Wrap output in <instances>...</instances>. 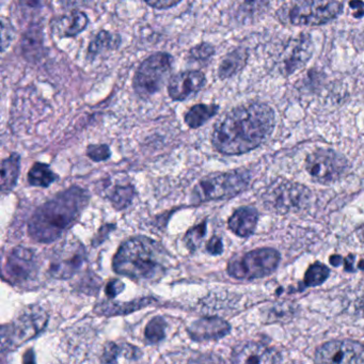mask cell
Instances as JSON below:
<instances>
[{"label": "cell", "instance_id": "6da1fadb", "mask_svg": "<svg viewBox=\"0 0 364 364\" xmlns=\"http://www.w3.org/2000/svg\"><path fill=\"white\" fill-rule=\"evenodd\" d=\"M275 126V110L266 103L237 106L215 124L212 144L223 155L245 154L264 144Z\"/></svg>", "mask_w": 364, "mask_h": 364}, {"label": "cell", "instance_id": "7a4b0ae2", "mask_svg": "<svg viewBox=\"0 0 364 364\" xmlns=\"http://www.w3.org/2000/svg\"><path fill=\"white\" fill-rule=\"evenodd\" d=\"M86 189L73 186L38 208L28 222V234L37 243L50 244L78 220L89 202Z\"/></svg>", "mask_w": 364, "mask_h": 364}, {"label": "cell", "instance_id": "3957f363", "mask_svg": "<svg viewBox=\"0 0 364 364\" xmlns=\"http://www.w3.org/2000/svg\"><path fill=\"white\" fill-rule=\"evenodd\" d=\"M112 268L119 275L140 282H154L166 275L168 259L165 249L146 236L128 239L112 259Z\"/></svg>", "mask_w": 364, "mask_h": 364}, {"label": "cell", "instance_id": "277c9868", "mask_svg": "<svg viewBox=\"0 0 364 364\" xmlns=\"http://www.w3.org/2000/svg\"><path fill=\"white\" fill-rule=\"evenodd\" d=\"M47 324L48 314L43 308L38 305L25 308L11 324L1 328L3 353L12 351L38 337L45 331Z\"/></svg>", "mask_w": 364, "mask_h": 364}, {"label": "cell", "instance_id": "5b68a950", "mask_svg": "<svg viewBox=\"0 0 364 364\" xmlns=\"http://www.w3.org/2000/svg\"><path fill=\"white\" fill-rule=\"evenodd\" d=\"M250 176L243 171L216 173L203 179L192 192L195 203L233 198L248 188Z\"/></svg>", "mask_w": 364, "mask_h": 364}, {"label": "cell", "instance_id": "8992f818", "mask_svg": "<svg viewBox=\"0 0 364 364\" xmlns=\"http://www.w3.org/2000/svg\"><path fill=\"white\" fill-rule=\"evenodd\" d=\"M173 57L168 53L153 54L140 63L135 73L132 86L139 98H151L158 93L172 71Z\"/></svg>", "mask_w": 364, "mask_h": 364}, {"label": "cell", "instance_id": "52a82bcc", "mask_svg": "<svg viewBox=\"0 0 364 364\" xmlns=\"http://www.w3.org/2000/svg\"><path fill=\"white\" fill-rule=\"evenodd\" d=\"M280 259V253L275 249H255L230 261L227 271L237 280L265 278L278 268Z\"/></svg>", "mask_w": 364, "mask_h": 364}, {"label": "cell", "instance_id": "ba28073f", "mask_svg": "<svg viewBox=\"0 0 364 364\" xmlns=\"http://www.w3.org/2000/svg\"><path fill=\"white\" fill-rule=\"evenodd\" d=\"M311 192L307 187L289 181H277L263 195L266 208L278 214L303 211L309 204Z\"/></svg>", "mask_w": 364, "mask_h": 364}, {"label": "cell", "instance_id": "9c48e42d", "mask_svg": "<svg viewBox=\"0 0 364 364\" xmlns=\"http://www.w3.org/2000/svg\"><path fill=\"white\" fill-rule=\"evenodd\" d=\"M342 12L340 0H301L289 10V20L294 26L315 27L335 21Z\"/></svg>", "mask_w": 364, "mask_h": 364}, {"label": "cell", "instance_id": "30bf717a", "mask_svg": "<svg viewBox=\"0 0 364 364\" xmlns=\"http://www.w3.org/2000/svg\"><path fill=\"white\" fill-rule=\"evenodd\" d=\"M349 165L343 155L333 150L314 151L308 155L305 169L311 178L319 184L337 182L349 170Z\"/></svg>", "mask_w": 364, "mask_h": 364}, {"label": "cell", "instance_id": "8fae6325", "mask_svg": "<svg viewBox=\"0 0 364 364\" xmlns=\"http://www.w3.org/2000/svg\"><path fill=\"white\" fill-rule=\"evenodd\" d=\"M86 261V251L75 239L66 241L53 252L48 273L58 280L70 279L82 268Z\"/></svg>", "mask_w": 364, "mask_h": 364}, {"label": "cell", "instance_id": "7c38bea8", "mask_svg": "<svg viewBox=\"0 0 364 364\" xmlns=\"http://www.w3.org/2000/svg\"><path fill=\"white\" fill-rule=\"evenodd\" d=\"M317 363L364 364V344L353 340H335L319 346L315 351Z\"/></svg>", "mask_w": 364, "mask_h": 364}, {"label": "cell", "instance_id": "4fadbf2b", "mask_svg": "<svg viewBox=\"0 0 364 364\" xmlns=\"http://www.w3.org/2000/svg\"><path fill=\"white\" fill-rule=\"evenodd\" d=\"M38 261L31 249L15 247L8 255L3 278L13 285H21L37 277Z\"/></svg>", "mask_w": 364, "mask_h": 364}, {"label": "cell", "instance_id": "5bb4252c", "mask_svg": "<svg viewBox=\"0 0 364 364\" xmlns=\"http://www.w3.org/2000/svg\"><path fill=\"white\" fill-rule=\"evenodd\" d=\"M206 82L204 73L201 71H184L173 75L169 79V96L176 102H183L198 93Z\"/></svg>", "mask_w": 364, "mask_h": 364}, {"label": "cell", "instance_id": "9a60e30c", "mask_svg": "<svg viewBox=\"0 0 364 364\" xmlns=\"http://www.w3.org/2000/svg\"><path fill=\"white\" fill-rule=\"evenodd\" d=\"M231 361L234 363L271 364L282 361L280 353L263 344L249 342L233 349Z\"/></svg>", "mask_w": 364, "mask_h": 364}, {"label": "cell", "instance_id": "2e32d148", "mask_svg": "<svg viewBox=\"0 0 364 364\" xmlns=\"http://www.w3.org/2000/svg\"><path fill=\"white\" fill-rule=\"evenodd\" d=\"M313 41L309 33H301L289 47V54L283 59L282 72L285 76L291 75L305 66L313 56Z\"/></svg>", "mask_w": 364, "mask_h": 364}, {"label": "cell", "instance_id": "e0dca14e", "mask_svg": "<svg viewBox=\"0 0 364 364\" xmlns=\"http://www.w3.org/2000/svg\"><path fill=\"white\" fill-rule=\"evenodd\" d=\"M230 331V324L217 317H202L187 328L189 337L198 342L222 339Z\"/></svg>", "mask_w": 364, "mask_h": 364}, {"label": "cell", "instance_id": "ac0fdd59", "mask_svg": "<svg viewBox=\"0 0 364 364\" xmlns=\"http://www.w3.org/2000/svg\"><path fill=\"white\" fill-rule=\"evenodd\" d=\"M89 25V19L80 10H70L68 13L58 16L50 23V29L60 39L75 38Z\"/></svg>", "mask_w": 364, "mask_h": 364}, {"label": "cell", "instance_id": "d6986e66", "mask_svg": "<svg viewBox=\"0 0 364 364\" xmlns=\"http://www.w3.org/2000/svg\"><path fill=\"white\" fill-rule=\"evenodd\" d=\"M259 221V212L255 207H239L228 221L229 229L239 237H249L255 233Z\"/></svg>", "mask_w": 364, "mask_h": 364}, {"label": "cell", "instance_id": "ffe728a7", "mask_svg": "<svg viewBox=\"0 0 364 364\" xmlns=\"http://www.w3.org/2000/svg\"><path fill=\"white\" fill-rule=\"evenodd\" d=\"M154 303H156V299L153 297H142V298L135 299L130 303L104 301L96 305L94 311L98 314L105 315V317H116V315L130 314L132 312L139 311Z\"/></svg>", "mask_w": 364, "mask_h": 364}, {"label": "cell", "instance_id": "44dd1931", "mask_svg": "<svg viewBox=\"0 0 364 364\" xmlns=\"http://www.w3.org/2000/svg\"><path fill=\"white\" fill-rule=\"evenodd\" d=\"M142 353L136 346L130 344L108 343L103 353L102 362L119 363V362L137 361L142 358Z\"/></svg>", "mask_w": 364, "mask_h": 364}, {"label": "cell", "instance_id": "7402d4cb", "mask_svg": "<svg viewBox=\"0 0 364 364\" xmlns=\"http://www.w3.org/2000/svg\"><path fill=\"white\" fill-rule=\"evenodd\" d=\"M249 53L245 47H237L221 60L218 68V76L220 79H228L244 70L248 62Z\"/></svg>", "mask_w": 364, "mask_h": 364}, {"label": "cell", "instance_id": "603a6c76", "mask_svg": "<svg viewBox=\"0 0 364 364\" xmlns=\"http://www.w3.org/2000/svg\"><path fill=\"white\" fill-rule=\"evenodd\" d=\"M120 45L121 37L119 34L112 33L107 30H100L90 42L89 47L86 50V59L91 61L103 52L118 50Z\"/></svg>", "mask_w": 364, "mask_h": 364}, {"label": "cell", "instance_id": "cb8c5ba5", "mask_svg": "<svg viewBox=\"0 0 364 364\" xmlns=\"http://www.w3.org/2000/svg\"><path fill=\"white\" fill-rule=\"evenodd\" d=\"M21 170V156L16 153L1 162V192L7 194L16 186Z\"/></svg>", "mask_w": 364, "mask_h": 364}, {"label": "cell", "instance_id": "d4e9b609", "mask_svg": "<svg viewBox=\"0 0 364 364\" xmlns=\"http://www.w3.org/2000/svg\"><path fill=\"white\" fill-rule=\"evenodd\" d=\"M219 106L216 104H197L185 114V123L190 128H199L204 126L207 121L218 114Z\"/></svg>", "mask_w": 364, "mask_h": 364}, {"label": "cell", "instance_id": "484cf974", "mask_svg": "<svg viewBox=\"0 0 364 364\" xmlns=\"http://www.w3.org/2000/svg\"><path fill=\"white\" fill-rule=\"evenodd\" d=\"M136 196L135 187L130 184L114 185L106 190V197L118 211L126 210Z\"/></svg>", "mask_w": 364, "mask_h": 364}, {"label": "cell", "instance_id": "4316f807", "mask_svg": "<svg viewBox=\"0 0 364 364\" xmlns=\"http://www.w3.org/2000/svg\"><path fill=\"white\" fill-rule=\"evenodd\" d=\"M43 47V33L39 26H33L24 34L22 40V50L28 59H36L37 56L41 55Z\"/></svg>", "mask_w": 364, "mask_h": 364}, {"label": "cell", "instance_id": "83f0119b", "mask_svg": "<svg viewBox=\"0 0 364 364\" xmlns=\"http://www.w3.org/2000/svg\"><path fill=\"white\" fill-rule=\"evenodd\" d=\"M58 180V176L50 166L42 162H36L28 173V183L31 186L46 187Z\"/></svg>", "mask_w": 364, "mask_h": 364}, {"label": "cell", "instance_id": "f1b7e54d", "mask_svg": "<svg viewBox=\"0 0 364 364\" xmlns=\"http://www.w3.org/2000/svg\"><path fill=\"white\" fill-rule=\"evenodd\" d=\"M52 0H19V6L26 19H42L50 9Z\"/></svg>", "mask_w": 364, "mask_h": 364}, {"label": "cell", "instance_id": "f546056e", "mask_svg": "<svg viewBox=\"0 0 364 364\" xmlns=\"http://www.w3.org/2000/svg\"><path fill=\"white\" fill-rule=\"evenodd\" d=\"M329 275H331V271L326 265L321 264L319 262L312 264L305 273L303 289L319 287V285H323Z\"/></svg>", "mask_w": 364, "mask_h": 364}, {"label": "cell", "instance_id": "4dcf8cb0", "mask_svg": "<svg viewBox=\"0 0 364 364\" xmlns=\"http://www.w3.org/2000/svg\"><path fill=\"white\" fill-rule=\"evenodd\" d=\"M167 321L162 317L151 319L144 331V337L150 344H158L166 338Z\"/></svg>", "mask_w": 364, "mask_h": 364}, {"label": "cell", "instance_id": "1f68e13d", "mask_svg": "<svg viewBox=\"0 0 364 364\" xmlns=\"http://www.w3.org/2000/svg\"><path fill=\"white\" fill-rule=\"evenodd\" d=\"M269 0H245L244 3L239 8L241 20H255L264 14L268 9Z\"/></svg>", "mask_w": 364, "mask_h": 364}, {"label": "cell", "instance_id": "d6a6232c", "mask_svg": "<svg viewBox=\"0 0 364 364\" xmlns=\"http://www.w3.org/2000/svg\"><path fill=\"white\" fill-rule=\"evenodd\" d=\"M207 232V221L204 220L202 222L199 223L198 225L187 231L186 234L184 236V243L186 245L187 248L189 250L194 252L199 247L201 246L203 238Z\"/></svg>", "mask_w": 364, "mask_h": 364}, {"label": "cell", "instance_id": "836d02e7", "mask_svg": "<svg viewBox=\"0 0 364 364\" xmlns=\"http://www.w3.org/2000/svg\"><path fill=\"white\" fill-rule=\"evenodd\" d=\"M214 55V46L212 44L206 43V42H203V43L194 46L188 52L189 60H194V61L201 62V63L210 61L211 58Z\"/></svg>", "mask_w": 364, "mask_h": 364}, {"label": "cell", "instance_id": "e575fe53", "mask_svg": "<svg viewBox=\"0 0 364 364\" xmlns=\"http://www.w3.org/2000/svg\"><path fill=\"white\" fill-rule=\"evenodd\" d=\"M86 155L90 160L98 162L107 160L112 156V152L107 144H90L86 148Z\"/></svg>", "mask_w": 364, "mask_h": 364}, {"label": "cell", "instance_id": "d590c367", "mask_svg": "<svg viewBox=\"0 0 364 364\" xmlns=\"http://www.w3.org/2000/svg\"><path fill=\"white\" fill-rule=\"evenodd\" d=\"M124 289H126V285L122 281L119 280V279H112L106 285L105 294L108 298H116L119 294L124 291Z\"/></svg>", "mask_w": 364, "mask_h": 364}, {"label": "cell", "instance_id": "8d00e7d4", "mask_svg": "<svg viewBox=\"0 0 364 364\" xmlns=\"http://www.w3.org/2000/svg\"><path fill=\"white\" fill-rule=\"evenodd\" d=\"M144 1L154 9L166 10L176 7L182 0H144Z\"/></svg>", "mask_w": 364, "mask_h": 364}, {"label": "cell", "instance_id": "74e56055", "mask_svg": "<svg viewBox=\"0 0 364 364\" xmlns=\"http://www.w3.org/2000/svg\"><path fill=\"white\" fill-rule=\"evenodd\" d=\"M207 252L212 255H219L223 252V243L222 239L219 236H213L210 241L207 243L206 246Z\"/></svg>", "mask_w": 364, "mask_h": 364}, {"label": "cell", "instance_id": "f35d334b", "mask_svg": "<svg viewBox=\"0 0 364 364\" xmlns=\"http://www.w3.org/2000/svg\"><path fill=\"white\" fill-rule=\"evenodd\" d=\"M116 225H106L102 227L98 234L96 235V238L92 241V246H100L103 241H105L107 235L109 234L112 231L114 230Z\"/></svg>", "mask_w": 364, "mask_h": 364}, {"label": "cell", "instance_id": "ab89813d", "mask_svg": "<svg viewBox=\"0 0 364 364\" xmlns=\"http://www.w3.org/2000/svg\"><path fill=\"white\" fill-rule=\"evenodd\" d=\"M349 7L354 10V17L355 19H362L364 16V1L362 0H351Z\"/></svg>", "mask_w": 364, "mask_h": 364}, {"label": "cell", "instance_id": "60d3db41", "mask_svg": "<svg viewBox=\"0 0 364 364\" xmlns=\"http://www.w3.org/2000/svg\"><path fill=\"white\" fill-rule=\"evenodd\" d=\"M64 9L75 10L76 8L86 6L88 3H91L92 0H59Z\"/></svg>", "mask_w": 364, "mask_h": 364}, {"label": "cell", "instance_id": "b9f144b4", "mask_svg": "<svg viewBox=\"0 0 364 364\" xmlns=\"http://www.w3.org/2000/svg\"><path fill=\"white\" fill-rule=\"evenodd\" d=\"M354 259H355V257H354L353 255H349V257L344 259V263H345V271H354Z\"/></svg>", "mask_w": 364, "mask_h": 364}, {"label": "cell", "instance_id": "7bdbcfd3", "mask_svg": "<svg viewBox=\"0 0 364 364\" xmlns=\"http://www.w3.org/2000/svg\"><path fill=\"white\" fill-rule=\"evenodd\" d=\"M23 362H26V363H33L36 362V357H34L33 351H28V353L25 354V357H24Z\"/></svg>", "mask_w": 364, "mask_h": 364}, {"label": "cell", "instance_id": "ee69618b", "mask_svg": "<svg viewBox=\"0 0 364 364\" xmlns=\"http://www.w3.org/2000/svg\"><path fill=\"white\" fill-rule=\"evenodd\" d=\"M342 261H343V257L341 255H333L331 257V264L333 265V266H339V265L343 263Z\"/></svg>", "mask_w": 364, "mask_h": 364}, {"label": "cell", "instance_id": "f6af8a7d", "mask_svg": "<svg viewBox=\"0 0 364 364\" xmlns=\"http://www.w3.org/2000/svg\"><path fill=\"white\" fill-rule=\"evenodd\" d=\"M357 235L358 237H359L360 241H361L362 243H364V225H361V227L358 229Z\"/></svg>", "mask_w": 364, "mask_h": 364}, {"label": "cell", "instance_id": "bcb514c9", "mask_svg": "<svg viewBox=\"0 0 364 364\" xmlns=\"http://www.w3.org/2000/svg\"><path fill=\"white\" fill-rule=\"evenodd\" d=\"M359 268L363 269L364 271V261H361V262H360Z\"/></svg>", "mask_w": 364, "mask_h": 364}]
</instances>
